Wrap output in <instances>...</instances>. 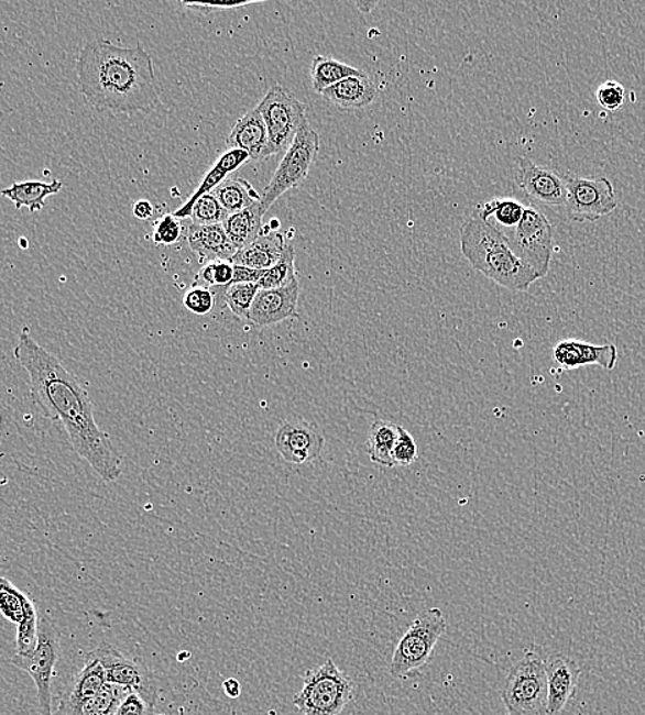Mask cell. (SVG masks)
<instances>
[{
  "label": "cell",
  "instance_id": "74e56055",
  "mask_svg": "<svg viewBox=\"0 0 645 715\" xmlns=\"http://www.w3.org/2000/svg\"><path fill=\"white\" fill-rule=\"evenodd\" d=\"M597 101L608 112H616L625 103V88L615 80H605L597 91Z\"/></svg>",
  "mask_w": 645,
  "mask_h": 715
},
{
  "label": "cell",
  "instance_id": "d6986e66",
  "mask_svg": "<svg viewBox=\"0 0 645 715\" xmlns=\"http://www.w3.org/2000/svg\"><path fill=\"white\" fill-rule=\"evenodd\" d=\"M226 143L229 148H239L250 154L253 162L270 157L266 123L258 107L236 121Z\"/></svg>",
  "mask_w": 645,
  "mask_h": 715
},
{
  "label": "cell",
  "instance_id": "5b68a950",
  "mask_svg": "<svg viewBox=\"0 0 645 715\" xmlns=\"http://www.w3.org/2000/svg\"><path fill=\"white\" fill-rule=\"evenodd\" d=\"M354 697V681L328 659L318 668L307 670L294 704L303 715H340Z\"/></svg>",
  "mask_w": 645,
  "mask_h": 715
},
{
  "label": "cell",
  "instance_id": "8992f818",
  "mask_svg": "<svg viewBox=\"0 0 645 715\" xmlns=\"http://www.w3.org/2000/svg\"><path fill=\"white\" fill-rule=\"evenodd\" d=\"M446 630L448 620L439 608L427 609L418 615L395 648L390 674L395 679H405L413 671L422 669L431 659L434 649Z\"/></svg>",
  "mask_w": 645,
  "mask_h": 715
},
{
  "label": "cell",
  "instance_id": "7a4b0ae2",
  "mask_svg": "<svg viewBox=\"0 0 645 715\" xmlns=\"http://www.w3.org/2000/svg\"><path fill=\"white\" fill-rule=\"evenodd\" d=\"M76 74L80 92L98 112L151 113L160 103L153 61L141 44L121 47L107 38L87 43Z\"/></svg>",
  "mask_w": 645,
  "mask_h": 715
},
{
  "label": "cell",
  "instance_id": "603a6c76",
  "mask_svg": "<svg viewBox=\"0 0 645 715\" xmlns=\"http://www.w3.org/2000/svg\"><path fill=\"white\" fill-rule=\"evenodd\" d=\"M322 97L330 103L346 112L367 108L378 97V88L369 76H352L341 80L338 85L322 91Z\"/></svg>",
  "mask_w": 645,
  "mask_h": 715
},
{
  "label": "cell",
  "instance_id": "e0dca14e",
  "mask_svg": "<svg viewBox=\"0 0 645 715\" xmlns=\"http://www.w3.org/2000/svg\"><path fill=\"white\" fill-rule=\"evenodd\" d=\"M548 715H559L576 695L581 668L565 653L547 658Z\"/></svg>",
  "mask_w": 645,
  "mask_h": 715
},
{
  "label": "cell",
  "instance_id": "7bdbcfd3",
  "mask_svg": "<svg viewBox=\"0 0 645 715\" xmlns=\"http://www.w3.org/2000/svg\"><path fill=\"white\" fill-rule=\"evenodd\" d=\"M154 208L151 201L147 200H138L134 206H132V215L136 219L147 220L153 217Z\"/></svg>",
  "mask_w": 645,
  "mask_h": 715
},
{
  "label": "cell",
  "instance_id": "e575fe53",
  "mask_svg": "<svg viewBox=\"0 0 645 715\" xmlns=\"http://www.w3.org/2000/svg\"><path fill=\"white\" fill-rule=\"evenodd\" d=\"M234 278V263L215 261L204 264L197 274L196 280L207 286H230Z\"/></svg>",
  "mask_w": 645,
  "mask_h": 715
},
{
  "label": "cell",
  "instance_id": "4fadbf2b",
  "mask_svg": "<svg viewBox=\"0 0 645 715\" xmlns=\"http://www.w3.org/2000/svg\"><path fill=\"white\" fill-rule=\"evenodd\" d=\"M325 438L316 424L295 418L278 428L275 448L281 459L289 464H307L321 455Z\"/></svg>",
  "mask_w": 645,
  "mask_h": 715
},
{
  "label": "cell",
  "instance_id": "4316f807",
  "mask_svg": "<svg viewBox=\"0 0 645 715\" xmlns=\"http://www.w3.org/2000/svg\"><path fill=\"white\" fill-rule=\"evenodd\" d=\"M212 193L229 215L244 211L262 200L250 182L234 176L222 182Z\"/></svg>",
  "mask_w": 645,
  "mask_h": 715
},
{
  "label": "cell",
  "instance_id": "d590c367",
  "mask_svg": "<svg viewBox=\"0 0 645 715\" xmlns=\"http://www.w3.org/2000/svg\"><path fill=\"white\" fill-rule=\"evenodd\" d=\"M182 235V224L174 213L163 215L154 226V245H173Z\"/></svg>",
  "mask_w": 645,
  "mask_h": 715
},
{
  "label": "cell",
  "instance_id": "44dd1931",
  "mask_svg": "<svg viewBox=\"0 0 645 715\" xmlns=\"http://www.w3.org/2000/svg\"><path fill=\"white\" fill-rule=\"evenodd\" d=\"M250 154L244 151H239V148H228V151L220 154L217 162L212 165V168L204 175L201 184L198 185L196 191L193 193L190 198H187L184 206L176 209L174 212L175 217L178 219L190 218L193 207H195V204L200 200L203 196L217 189L222 182L228 179V175L233 174L236 169H239L241 165L250 162Z\"/></svg>",
  "mask_w": 645,
  "mask_h": 715
},
{
  "label": "cell",
  "instance_id": "f35d334b",
  "mask_svg": "<svg viewBox=\"0 0 645 715\" xmlns=\"http://www.w3.org/2000/svg\"><path fill=\"white\" fill-rule=\"evenodd\" d=\"M418 448L415 438L402 426H400L398 440H396L394 449V464L400 466H407L417 460Z\"/></svg>",
  "mask_w": 645,
  "mask_h": 715
},
{
  "label": "cell",
  "instance_id": "d6a6232c",
  "mask_svg": "<svg viewBox=\"0 0 645 715\" xmlns=\"http://www.w3.org/2000/svg\"><path fill=\"white\" fill-rule=\"evenodd\" d=\"M258 284H231L225 290V302L237 318L248 319L258 292Z\"/></svg>",
  "mask_w": 645,
  "mask_h": 715
},
{
  "label": "cell",
  "instance_id": "ba28073f",
  "mask_svg": "<svg viewBox=\"0 0 645 715\" xmlns=\"http://www.w3.org/2000/svg\"><path fill=\"white\" fill-rule=\"evenodd\" d=\"M319 151V135L313 129L310 123L302 127L297 132L294 143L285 152L283 160L275 169L272 180L263 190L261 207L266 213L273 204L278 200L284 193L295 189L303 180L307 178L314 160Z\"/></svg>",
  "mask_w": 645,
  "mask_h": 715
},
{
  "label": "cell",
  "instance_id": "9a60e30c",
  "mask_svg": "<svg viewBox=\"0 0 645 715\" xmlns=\"http://www.w3.org/2000/svg\"><path fill=\"white\" fill-rule=\"evenodd\" d=\"M299 280L277 289H261L251 307L250 322L258 328L273 327L275 323L289 318H299L297 302H299Z\"/></svg>",
  "mask_w": 645,
  "mask_h": 715
},
{
  "label": "cell",
  "instance_id": "83f0119b",
  "mask_svg": "<svg viewBox=\"0 0 645 715\" xmlns=\"http://www.w3.org/2000/svg\"><path fill=\"white\" fill-rule=\"evenodd\" d=\"M365 72L354 66L340 63V61L317 55L311 63L310 76L314 91L322 94L327 88L338 85L341 80L352 76H365Z\"/></svg>",
  "mask_w": 645,
  "mask_h": 715
},
{
  "label": "cell",
  "instance_id": "ac0fdd59",
  "mask_svg": "<svg viewBox=\"0 0 645 715\" xmlns=\"http://www.w3.org/2000/svg\"><path fill=\"white\" fill-rule=\"evenodd\" d=\"M108 684L102 664L87 653L86 664L76 674L68 691L61 697L54 715H80L83 707Z\"/></svg>",
  "mask_w": 645,
  "mask_h": 715
},
{
  "label": "cell",
  "instance_id": "ee69618b",
  "mask_svg": "<svg viewBox=\"0 0 645 715\" xmlns=\"http://www.w3.org/2000/svg\"><path fill=\"white\" fill-rule=\"evenodd\" d=\"M223 690L226 695H228L231 698H236L240 696L241 693V685L240 682L237 681L236 679H229L223 682Z\"/></svg>",
  "mask_w": 645,
  "mask_h": 715
},
{
  "label": "cell",
  "instance_id": "f546056e",
  "mask_svg": "<svg viewBox=\"0 0 645 715\" xmlns=\"http://www.w3.org/2000/svg\"><path fill=\"white\" fill-rule=\"evenodd\" d=\"M525 211L526 207H523V204L515 200V198H494V200L488 201L482 208H479L477 213L488 222L490 218L494 217L499 224L510 229L520 226Z\"/></svg>",
  "mask_w": 645,
  "mask_h": 715
},
{
  "label": "cell",
  "instance_id": "7402d4cb",
  "mask_svg": "<svg viewBox=\"0 0 645 715\" xmlns=\"http://www.w3.org/2000/svg\"><path fill=\"white\" fill-rule=\"evenodd\" d=\"M286 246L288 242L285 235L267 228L251 245L237 251L231 262L256 270H269L283 258Z\"/></svg>",
  "mask_w": 645,
  "mask_h": 715
},
{
  "label": "cell",
  "instance_id": "f1b7e54d",
  "mask_svg": "<svg viewBox=\"0 0 645 715\" xmlns=\"http://www.w3.org/2000/svg\"><path fill=\"white\" fill-rule=\"evenodd\" d=\"M0 608H2L4 618L13 622L17 626L30 618L31 615L36 614L32 600L4 578L0 580Z\"/></svg>",
  "mask_w": 645,
  "mask_h": 715
},
{
  "label": "cell",
  "instance_id": "8d00e7d4",
  "mask_svg": "<svg viewBox=\"0 0 645 715\" xmlns=\"http://www.w3.org/2000/svg\"><path fill=\"white\" fill-rule=\"evenodd\" d=\"M184 306L196 316H207L215 307V295L207 286H193L184 296Z\"/></svg>",
  "mask_w": 645,
  "mask_h": 715
},
{
  "label": "cell",
  "instance_id": "ffe728a7",
  "mask_svg": "<svg viewBox=\"0 0 645 715\" xmlns=\"http://www.w3.org/2000/svg\"><path fill=\"white\" fill-rule=\"evenodd\" d=\"M187 242L190 250L196 253L201 261L231 262L236 256L237 248L229 239L223 224H190L187 233Z\"/></svg>",
  "mask_w": 645,
  "mask_h": 715
},
{
  "label": "cell",
  "instance_id": "ab89813d",
  "mask_svg": "<svg viewBox=\"0 0 645 715\" xmlns=\"http://www.w3.org/2000/svg\"><path fill=\"white\" fill-rule=\"evenodd\" d=\"M154 704L147 702L140 693L131 691L120 703L116 715H154Z\"/></svg>",
  "mask_w": 645,
  "mask_h": 715
},
{
  "label": "cell",
  "instance_id": "30bf717a",
  "mask_svg": "<svg viewBox=\"0 0 645 715\" xmlns=\"http://www.w3.org/2000/svg\"><path fill=\"white\" fill-rule=\"evenodd\" d=\"M567 217L575 222H597L619 207L613 184L608 178L566 176Z\"/></svg>",
  "mask_w": 645,
  "mask_h": 715
},
{
  "label": "cell",
  "instance_id": "cb8c5ba5",
  "mask_svg": "<svg viewBox=\"0 0 645 715\" xmlns=\"http://www.w3.org/2000/svg\"><path fill=\"white\" fill-rule=\"evenodd\" d=\"M261 202L244 209V211L230 213L223 222L226 233L233 242L237 250L251 245L263 233V217Z\"/></svg>",
  "mask_w": 645,
  "mask_h": 715
},
{
  "label": "cell",
  "instance_id": "3957f363",
  "mask_svg": "<svg viewBox=\"0 0 645 715\" xmlns=\"http://www.w3.org/2000/svg\"><path fill=\"white\" fill-rule=\"evenodd\" d=\"M460 244L467 261L503 288L526 292L539 279L512 250L509 237L478 213L461 226Z\"/></svg>",
  "mask_w": 645,
  "mask_h": 715
},
{
  "label": "cell",
  "instance_id": "d4e9b609",
  "mask_svg": "<svg viewBox=\"0 0 645 715\" xmlns=\"http://www.w3.org/2000/svg\"><path fill=\"white\" fill-rule=\"evenodd\" d=\"M63 187V182L57 179L50 184L39 180L20 182L4 189L2 196L14 202L17 209L28 208L31 212H39L43 209L46 198L57 195Z\"/></svg>",
  "mask_w": 645,
  "mask_h": 715
},
{
  "label": "cell",
  "instance_id": "60d3db41",
  "mask_svg": "<svg viewBox=\"0 0 645 715\" xmlns=\"http://www.w3.org/2000/svg\"><path fill=\"white\" fill-rule=\"evenodd\" d=\"M264 270H256L234 264L233 284H258L263 278Z\"/></svg>",
  "mask_w": 645,
  "mask_h": 715
},
{
  "label": "cell",
  "instance_id": "b9f144b4",
  "mask_svg": "<svg viewBox=\"0 0 645 715\" xmlns=\"http://www.w3.org/2000/svg\"><path fill=\"white\" fill-rule=\"evenodd\" d=\"M256 2H242V3H223V4H209V3H182L187 9L195 11H200V13H211L215 10L223 9H240L245 8V6L255 4Z\"/></svg>",
  "mask_w": 645,
  "mask_h": 715
},
{
  "label": "cell",
  "instance_id": "4dcf8cb0",
  "mask_svg": "<svg viewBox=\"0 0 645 715\" xmlns=\"http://www.w3.org/2000/svg\"><path fill=\"white\" fill-rule=\"evenodd\" d=\"M294 246L288 244L283 258L272 268L264 270L263 278L258 283L259 288L277 289L294 283L297 279Z\"/></svg>",
  "mask_w": 645,
  "mask_h": 715
},
{
  "label": "cell",
  "instance_id": "277c9868",
  "mask_svg": "<svg viewBox=\"0 0 645 715\" xmlns=\"http://www.w3.org/2000/svg\"><path fill=\"white\" fill-rule=\"evenodd\" d=\"M547 659L536 646L512 666L501 690L506 715H548Z\"/></svg>",
  "mask_w": 645,
  "mask_h": 715
},
{
  "label": "cell",
  "instance_id": "9c48e42d",
  "mask_svg": "<svg viewBox=\"0 0 645 715\" xmlns=\"http://www.w3.org/2000/svg\"><path fill=\"white\" fill-rule=\"evenodd\" d=\"M59 657V635L57 627L48 618L39 619V641L33 652L15 653L10 663L26 671L35 682L39 703L43 715L53 714L52 685Z\"/></svg>",
  "mask_w": 645,
  "mask_h": 715
},
{
  "label": "cell",
  "instance_id": "484cf974",
  "mask_svg": "<svg viewBox=\"0 0 645 715\" xmlns=\"http://www.w3.org/2000/svg\"><path fill=\"white\" fill-rule=\"evenodd\" d=\"M400 426L387 420L373 422L368 435V454L372 462L383 466H395L394 449L398 440Z\"/></svg>",
  "mask_w": 645,
  "mask_h": 715
},
{
  "label": "cell",
  "instance_id": "52a82bcc",
  "mask_svg": "<svg viewBox=\"0 0 645 715\" xmlns=\"http://www.w3.org/2000/svg\"><path fill=\"white\" fill-rule=\"evenodd\" d=\"M258 109L266 123L270 156L288 151L308 121L305 103L280 85L270 88Z\"/></svg>",
  "mask_w": 645,
  "mask_h": 715
},
{
  "label": "cell",
  "instance_id": "8fae6325",
  "mask_svg": "<svg viewBox=\"0 0 645 715\" xmlns=\"http://www.w3.org/2000/svg\"><path fill=\"white\" fill-rule=\"evenodd\" d=\"M512 250L538 274L539 278H544L549 273L554 255V229L539 209L526 207L525 215L515 229Z\"/></svg>",
  "mask_w": 645,
  "mask_h": 715
},
{
  "label": "cell",
  "instance_id": "f6af8a7d",
  "mask_svg": "<svg viewBox=\"0 0 645 715\" xmlns=\"http://www.w3.org/2000/svg\"><path fill=\"white\" fill-rule=\"evenodd\" d=\"M357 9L361 11L363 14H369L371 11H373L374 8H376L378 2H369V0H358L356 2Z\"/></svg>",
  "mask_w": 645,
  "mask_h": 715
},
{
  "label": "cell",
  "instance_id": "836d02e7",
  "mask_svg": "<svg viewBox=\"0 0 645 715\" xmlns=\"http://www.w3.org/2000/svg\"><path fill=\"white\" fill-rule=\"evenodd\" d=\"M228 217V211H226L218 198L215 197L214 193H208V195L203 196L195 204L190 213L192 223L200 226L223 224Z\"/></svg>",
  "mask_w": 645,
  "mask_h": 715
},
{
  "label": "cell",
  "instance_id": "5bb4252c",
  "mask_svg": "<svg viewBox=\"0 0 645 715\" xmlns=\"http://www.w3.org/2000/svg\"><path fill=\"white\" fill-rule=\"evenodd\" d=\"M516 184L534 201L553 207L566 206V176L556 173V170L539 167L531 158H517Z\"/></svg>",
  "mask_w": 645,
  "mask_h": 715
},
{
  "label": "cell",
  "instance_id": "6da1fadb",
  "mask_svg": "<svg viewBox=\"0 0 645 715\" xmlns=\"http://www.w3.org/2000/svg\"><path fill=\"white\" fill-rule=\"evenodd\" d=\"M14 358L30 377L31 398L42 415L63 424L72 449L105 483L118 482L123 475V455L99 428L85 385L28 328L21 330Z\"/></svg>",
  "mask_w": 645,
  "mask_h": 715
},
{
  "label": "cell",
  "instance_id": "2e32d148",
  "mask_svg": "<svg viewBox=\"0 0 645 715\" xmlns=\"http://www.w3.org/2000/svg\"><path fill=\"white\" fill-rule=\"evenodd\" d=\"M553 358L564 371L591 365L614 371L619 362V350L615 344L597 345L582 340L566 339L554 346Z\"/></svg>",
  "mask_w": 645,
  "mask_h": 715
},
{
  "label": "cell",
  "instance_id": "1f68e13d",
  "mask_svg": "<svg viewBox=\"0 0 645 715\" xmlns=\"http://www.w3.org/2000/svg\"><path fill=\"white\" fill-rule=\"evenodd\" d=\"M130 692L129 688L108 682L103 690L83 707L80 715H116L120 703Z\"/></svg>",
  "mask_w": 645,
  "mask_h": 715
},
{
  "label": "cell",
  "instance_id": "7c38bea8",
  "mask_svg": "<svg viewBox=\"0 0 645 715\" xmlns=\"http://www.w3.org/2000/svg\"><path fill=\"white\" fill-rule=\"evenodd\" d=\"M88 653L102 664L110 684L129 688L156 706L158 697L156 676L145 663L141 660L125 658L109 642H102L101 646Z\"/></svg>",
  "mask_w": 645,
  "mask_h": 715
}]
</instances>
